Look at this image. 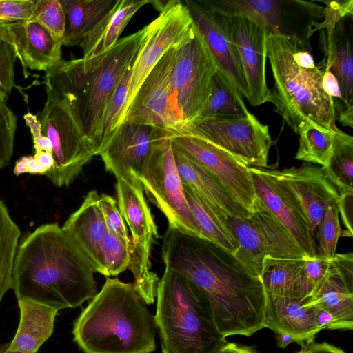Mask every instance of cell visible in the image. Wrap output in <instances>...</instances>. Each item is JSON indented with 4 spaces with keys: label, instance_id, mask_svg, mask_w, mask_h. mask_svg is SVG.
Segmentation results:
<instances>
[{
    "label": "cell",
    "instance_id": "cell-18",
    "mask_svg": "<svg viewBox=\"0 0 353 353\" xmlns=\"http://www.w3.org/2000/svg\"><path fill=\"white\" fill-rule=\"evenodd\" d=\"M225 16L243 68L248 89V101L253 106L270 102V90L267 85L265 71L267 28L245 16Z\"/></svg>",
    "mask_w": 353,
    "mask_h": 353
},
{
    "label": "cell",
    "instance_id": "cell-15",
    "mask_svg": "<svg viewBox=\"0 0 353 353\" xmlns=\"http://www.w3.org/2000/svg\"><path fill=\"white\" fill-rule=\"evenodd\" d=\"M169 134L174 148L211 175L250 213L256 196L248 166L199 137Z\"/></svg>",
    "mask_w": 353,
    "mask_h": 353
},
{
    "label": "cell",
    "instance_id": "cell-13",
    "mask_svg": "<svg viewBox=\"0 0 353 353\" xmlns=\"http://www.w3.org/2000/svg\"><path fill=\"white\" fill-rule=\"evenodd\" d=\"M225 15H243L264 24L268 32L297 37L310 44L312 26L323 18L324 7L302 0H205Z\"/></svg>",
    "mask_w": 353,
    "mask_h": 353
},
{
    "label": "cell",
    "instance_id": "cell-57",
    "mask_svg": "<svg viewBox=\"0 0 353 353\" xmlns=\"http://www.w3.org/2000/svg\"><path fill=\"white\" fill-rule=\"evenodd\" d=\"M34 157L39 163L48 170V172L52 168L54 159L51 153L42 151L35 153Z\"/></svg>",
    "mask_w": 353,
    "mask_h": 353
},
{
    "label": "cell",
    "instance_id": "cell-20",
    "mask_svg": "<svg viewBox=\"0 0 353 353\" xmlns=\"http://www.w3.org/2000/svg\"><path fill=\"white\" fill-rule=\"evenodd\" d=\"M274 172L297 199L314 237L326 209L336 205L340 192L328 179L322 167L304 163L298 168L274 170Z\"/></svg>",
    "mask_w": 353,
    "mask_h": 353
},
{
    "label": "cell",
    "instance_id": "cell-2",
    "mask_svg": "<svg viewBox=\"0 0 353 353\" xmlns=\"http://www.w3.org/2000/svg\"><path fill=\"white\" fill-rule=\"evenodd\" d=\"M94 266L58 223H47L18 245L12 272L17 300L57 310L75 308L97 293Z\"/></svg>",
    "mask_w": 353,
    "mask_h": 353
},
{
    "label": "cell",
    "instance_id": "cell-54",
    "mask_svg": "<svg viewBox=\"0 0 353 353\" xmlns=\"http://www.w3.org/2000/svg\"><path fill=\"white\" fill-rule=\"evenodd\" d=\"M27 167V173L31 174L46 175L48 170L44 168L34 156H25Z\"/></svg>",
    "mask_w": 353,
    "mask_h": 353
},
{
    "label": "cell",
    "instance_id": "cell-45",
    "mask_svg": "<svg viewBox=\"0 0 353 353\" xmlns=\"http://www.w3.org/2000/svg\"><path fill=\"white\" fill-rule=\"evenodd\" d=\"M99 204L108 231L130 243L128 228L116 201L110 195L102 194L99 196Z\"/></svg>",
    "mask_w": 353,
    "mask_h": 353
},
{
    "label": "cell",
    "instance_id": "cell-40",
    "mask_svg": "<svg viewBox=\"0 0 353 353\" xmlns=\"http://www.w3.org/2000/svg\"><path fill=\"white\" fill-rule=\"evenodd\" d=\"M31 19L46 28L63 43L65 32V16L60 0H37Z\"/></svg>",
    "mask_w": 353,
    "mask_h": 353
},
{
    "label": "cell",
    "instance_id": "cell-53",
    "mask_svg": "<svg viewBox=\"0 0 353 353\" xmlns=\"http://www.w3.org/2000/svg\"><path fill=\"white\" fill-rule=\"evenodd\" d=\"M216 353H259L254 348L235 343L226 342Z\"/></svg>",
    "mask_w": 353,
    "mask_h": 353
},
{
    "label": "cell",
    "instance_id": "cell-48",
    "mask_svg": "<svg viewBox=\"0 0 353 353\" xmlns=\"http://www.w3.org/2000/svg\"><path fill=\"white\" fill-rule=\"evenodd\" d=\"M321 68L324 70L323 76V88L333 101L336 116L337 114L345 110L348 106L346 105L341 96L339 85L334 75L327 68Z\"/></svg>",
    "mask_w": 353,
    "mask_h": 353
},
{
    "label": "cell",
    "instance_id": "cell-32",
    "mask_svg": "<svg viewBox=\"0 0 353 353\" xmlns=\"http://www.w3.org/2000/svg\"><path fill=\"white\" fill-rule=\"evenodd\" d=\"M183 188L188 203L199 228L202 239L233 254L237 250L239 243L225 220L221 218L192 190L184 184Z\"/></svg>",
    "mask_w": 353,
    "mask_h": 353
},
{
    "label": "cell",
    "instance_id": "cell-5",
    "mask_svg": "<svg viewBox=\"0 0 353 353\" xmlns=\"http://www.w3.org/2000/svg\"><path fill=\"white\" fill-rule=\"evenodd\" d=\"M308 49L310 44L297 37L268 32V59L274 80L270 102L296 133L307 121L334 132L336 113L323 88L324 70Z\"/></svg>",
    "mask_w": 353,
    "mask_h": 353
},
{
    "label": "cell",
    "instance_id": "cell-8",
    "mask_svg": "<svg viewBox=\"0 0 353 353\" xmlns=\"http://www.w3.org/2000/svg\"><path fill=\"white\" fill-rule=\"evenodd\" d=\"M138 179L148 199L166 217L169 227L202 239L185 197L168 131L153 143Z\"/></svg>",
    "mask_w": 353,
    "mask_h": 353
},
{
    "label": "cell",
    "instance_id": "cell-4",
    "mask_svg": "<svg viewBox=\"0 0 353 353\" xmlns=\"http://www.w3.org/2000/svg\"><path fill=\"white\" fill-rule=\"evenodd\" d=\"M75 321L74 341L84 353H152L154 317L132 283L107 277Z\"/></svg>",
    "mask_w": 353,
    "mask_h": 353
},
{
    "label": "cell",
    "instance_id": "cell-25",
    "mask_svg": "<svg viewBox=\"0 0 353 353\" xmlns=\"http://www.w3.org/2000/svg\"><path fill=\"white\" fill-rule=\"evenodd\" d=\"M345 17L334 26L327 37L322 34L321 43L324 58L317 65L327 68L338 81L341 96L349 106L353 103V52L352 28L348 29Z\"/></svg>",
    "mask_w": 353,
    "mask_h": 353
},
{
    "label": "cell",
    "instance_id": "cell-59",
    "mask_svg": "<svg viewBox=\"0 0 353 353\" xmlns=\"http://www.w3.org/2000/svg\"><path fill=\"white\" fill-rule=\"evenodd\" d=\"M0 353H23L10 348V342L0 345Z\"/></svg>",
    "mask_w": 353,
    "mask_h": 353
},
{
    "label": "cell",
    "instance_id": "cell-49",
    "mask_svg": "<svg viewBox=\"0 0 353 353\" xmlns=\"http://www.w3.org/2000/svg\"><path fill=\"white\" fill-rule=\"evenodd\" d=\"M336 270L341 275L348 288L353 292V254H336L332 259Z\"/></svg>",
    "mask_w": 353,
    "mask_h": 353
},
{
    "label": "cell",
    "instance_id": "cell-29",
    "mask_svg": "<svg viewBox=\"0 0 353 353\" xmlns=\"http://www.w3.org/2000/svg\"><path fill=\"white\" fill-rule=\"evenodd\" d=\"M307 303L329 312L344 329H353V292L350 290L334 263L325 279L307 297Z\"/></svg>",
    "mask_w": 353,
    "mask_h": 353
},
{
    "label": "cell",
    "instance_id": "cell-12",
    "mask_svg": "<svg viewBox=\"0 0 353 353\" xmlns=\"http://www.w3.org/2000/svg\"><path fill=\"white\" fill-rule=\"evenodd\" d=\"M154 3L157 4L159 14L145 26V39L130 69L124 119L133 98L150 70L165 53L179 46L194 30L193 20L183 2L170 0Z\"/></svg>",
    "mask_w": 353,
    "mask_h": 353
},
{
    "label": "cell",
    "instance_id": "cell-11",
    "mask_svg": "<svg viewBox=\"0 0 353 353\" xmlns=\"http://www.w3.org/2000/svg\"><path fill=\"white\" fill-rule=\"evenodd\" d=\"M181 134L199 137L248 167H268L272 145L269 128L250 112L242 118L199 119Z\"/></svg>",
    "mask_w": 353,
    "mask_h": 353
},
{
    "label": "cell",
    "instance_id": "cell-35",
    "mask_svg": "<svg viewBox=\"0 0 353 353\" xmlns=\"http://www.w3.org/2000/svg\"><path fill=\"white\" fill-rule=\"evenodd\" d=\"M341 194H353V137L338 128L328 165L322 167Z\"/></svg>",
    "mask_w": 353,
    "mask_h": 353
},
{
    "label": "cell",
    "instance_id": "cell-27",
    "mask_svg": "<svg viewBox=\"0 0 353 353\" xmlns=\"http://www.w3.org/2000/svg\"><path fill=\"white\" fill-rule=\"evenodd\" d=\"M149 0H117L111 10L84 37L80 46L83 59L94 58L110 50L118 41L133 15Z\"/></svg>",
    "mask_w": 353,
    "mask_h": 353
},
{
    "label": "cell",
    "instance_id": "cell-24",
    "mask_svg": "<svg viewBox=\"0 0 353 353\" xmlns=\"http://www.w3.org/2000/svg\"><path fill=\"white\" fill-rule=\"evenodd\" d=\"M178 170L184 185L192 190L221 218L248 217L250 213L211 175L173 146Z\"/></svg>",
    "mask_w": 353,
    "mask_h": 353
},
{
    "label": "cell",
    "instance_id": "cell-46",
    "mask_svg": "<svg viewBox=\"0 0 353 353\" xmlns=\"http://www.w3.org/2000/svg\"><path fill=\"white\" fill-rule=\"evenodd\" d=\"M35 0H0V25L31 19Z\"/></svg>",
    "mask_w": 353,
    "mask_h": 353
},
{
    "label": "cell",
    "instance_id": "cell-16",
    "mask_svg": "<svg viewBox=\"0 0 353 353\" xmlns=\"http://www.w3.org/2000/svg\"><path fill=\"white\" fill-rule=\"evenodd\" d=\"M194 24L216 64L218 70L248 100V89L236 43L226 16L207 6L203 1L185 0Z\"/></svg>",
    "mask_w": 353,
    "mask_h": 353
},
{
    "label": "cell",
    "instance_id": "cell-23",
    "mask_svg": "<svg viewBox=\"0 0 353 353\" xmlns=\"http://www.w3.org/2000/svg\"><path fill=\"white\" fill-rule=\"evenodd\" d=\"M266 296L264 327L275 334H290L305 344L314 342L321 330L316 323L315 307L307 303V297Z\"/></svg>",
    "mask_w": 353,
    "mask_h": 353
},
{
    "label": "cell",
    "instance_id": "cell-36",
    "mask_svg": "<svg viewBox=\"0 0 353 353\" xmlns=\"http://www.w3.org/2000/svg\"><path fill=\"white\" fill-rule=\"evenodd\" d=\"M334 132L321 128L308 121L302 122L296 131L299 139L295 158L326 167L332 152Z\"/></svg>",
    "mask_w": 353,
    "mask_h": 353
},
{
    "label": "cell",
    "instance_id": "cell-28",
    "mask_svg": "<svg viewBox=\"0 0 353 353\" xmlns=\"http://www.w3.org/2000/svg\"><path fill=\"white\" fill-rule=\"evenodd\" d=\"M248 216L258 231L266 256L287 259L307 257L290 232L257 196Z\"/></svg>",
    "mask_w": 353,
    "mask_h": 353
},
{
    "label": "cell",
    "instance_id": "cell-56",
    "mask_svg": "<svg viewBox=\"0 0 353 353\" xmlns=\"http://www.w3.org/2000/svg\"><path fill=\"white\" fill-rule=\"evenodd\" d=\"M276 334V341H277V345L279 347L285 348L288 345L292 343H296L299 345H301L303 347H304L306 344L301 341L299 339H297L290 334H285V333H278Z\"/></svg>",
    "mask_w": 353,
    "mask_h": 353
},
{
    "label": "cell",
    "instance_id": "cell-43",
    "mask_svg": "<svg viewBox=\"0 0 353 353\" xmlns=\"http://www.w3.org/2000/svg\"><path fill=\"white\" fill-rule=\"evenodd\" d=\"M15 50L0 30V93L7 97L14 86Z\"/></svg>",
    "mask_w": 353,
    "mask_h": 353
},
{
    "label": "cell",
    "instance_id": "cell-41",
    "mask_svg": "<svg viewBox=\"0 0 353 353\" xmlns=\"http://www.w3.org/2000/svg\"><path fill=\"white\" fill-rule=\"evenodd\" d=\"M7 97L0 93V168L7 165L12 156L17 117L6 103Z\"/></svg>",
    "mask_w": 353,
    "mask_h": 353
},
{
    "label": "cell",
    "instance_id": "cell-7",
    "mask_svg": "<svg viewBox=\"0 0 353 353\" xmlns=\"http://www.w3.org/2000/svg\"><path fill=\"white\" fill-rule=\"evenodd\" d=\"M117 205L131 233L128 269L134 287L147 305L156 299L159 277L151 270V250L159 238L158 228L146 201L141 182L135 176L117 180Z\"/></svg>",
    "mask_w": 353,
    "mask_h": 353
},
{
    "label": "cell",
    "instance_id": "cell-21",
    "mask_svg": "<svg viewBox=\"0 0 353 353\" xmlns=\"http://www.w3.org/2000/svg\"><path fill=\"white\" fill-rule=\"evenodd\" d=\"M0 30L13 46L25 77L28 68L46 72L61 60L63 43L32 19L0 25Z\"/></svg>",
    "mask_w": 353,
    "mask_h": 353
},
{
    "label": "cell",
    "instance_id": "cell-6",
    "mask_svg": "<svg viewBox=\"0 0 353 353\" xmlns=\"http://www.w3.org/2000/svg\"><path fill=\"white\" fill-rule=\"evenodd\" d=\"M156 298L154 317L162 353H216L227 342L203 296L180 272L165 267Z\"/></svg>",
    "mask_w": 353,
    "mask_h": 353
},
{
    "label": "cell",
    "instance_id": "cell-3",
    "mask_svg": "<svg viewBox=\"0 0 353 353\" xmlns=\"http://www.w3.org/2000/svg\"><path fill=\"white\" fill-rule=\"evenodd\" d=\"M145 37L144 27L94 58L61 59L46 71L47 99L63 103L70 109L92 142L96 155L108 105L132 68Z\"/></svg>",
    "mask_w": 353,
    "mask_h": 353
},
{
    "label": "cell",
    "instance_id": "cell-10",
    "mask_svg": "<svg viewBox=\"0 0 353 353\" xmlns=\"http://www.w3.org/2000/svg\"><path fill=\"white\" fill-rule=\"evenodd\" d=\"M217 70L208 47L194 26L190 37L176 48L172 79L175 105L185 126L183 133L204 110Z\"/></svg>",
    "mask_w": 353,
    "mask_h": 353
},
{
    "label": "cell",
    "instance_id": "cell-44",
    "mask_svg": "<svg viewBox=\"0 0 353 353\" xmlns=\"http://www.w3.org/2000/svg\"><path fill=\"white\" fill-rule=\"evenodd\" d=\"M324 6L323 19L321 22H315L312 26L313 33L324 29L326 37H330L336 24L345 17H352L353 1H321Z\"/></svg>",
    "mask_w": 353,
    "mask_h": 353
},
{
    "label": "cell",
    "instance_id": "cell-14",
    "mask_svg": "<svg viewBox=\"0 0 353 353\" xmlns=\"http://www.w3.org/2000/svg\"><path fill=\"white\" fill-rule=\"evenodd\" d=\"M176 48L165 53L145 78L123 123L146 125L173 134L185 131V126L175 105L172 83Z\"/></svg>",
    "mask_w": 353,
    "mask_h": 353
},
{
    "label": "cell",
    "instance_id": "cell-34",
    "mask_svg": "<svg viewBox=\"0 0 353 353\" xmlns=\"http://www.w3.org/2000/svg\"><path fill=\"white\" fill-rule=\"evenodd\" d=\"M249 113L241 94L230 81L217 70L212 78L206 105L197 119L242 118L248 116Z\"/></svg>",
    "mask_w": 353,
    "mask_h": 353
},
{
    "label": "cell",
    "instance_id": "cell-58",
    "mask_svg": "<svg viewBox=\"0 0 353 353\" xmlns=\"http://www.w3.org/2000/svg\"><path fill=\"white\" fill-rule=\"evenodd\" d=\"M13 171L14 174L17 176L20 175L21 174L27 173V167L25 156L22 157L18 161H16Z\"/></svg>",
    "mask_w": 353,
    "mask_h": 353
},
{
    "label": "cell",
    "instance_id": "cell-52",
    "mask_svg": "<svg viewBox=\"0 0 353 353\" xmlns=\"http://www.w3.org/2000/svg\"><path fill=\"white\" fill-rule=\"evenodd\" d=\"M302 348L305 353H345L343 350L326 343L312 342L306 344Z\"/></svg>",
    "mask_w": 353,
    "mask_h": 353
},
{
    "label": "cell",
    "instance_id": "cell-1",
    "mask_svg": "<svg viewBox=\"0 0 353 353\" xmlns=\"http://www.w3.org/2000/svg\"><path fill=\"white\" fill-rule=\"evenodd\" d=\"M161 252L165 267L184 275L203 296L224 337L250 336L264 328L267 296L261 280L232 253L169 226Z\"/></svg>",
    "mask_w": 353,
    "mask_h": 353
},
{
    "label": "cell",
    "instance_id": "cell-37",
    "mask_svg": "<svg viewBox=\"0 0 353 353\" xmlns=\"http://www.w3.org/2000/svg\"><path fill=\"white\" fill-rule=\"evenodd\" d=\"M21 232L0 200V303L12 285L14 258Z\"/></svg>",
    "mask_w": 353,
    "mask_h": 353
},
{
    "label": "cell",
    "instance_id": "cell-55",
    "mask_svg": "<svg viewBox=\"0 0 353 353\" xmlns=\"http://www.w3.org/2000/svg\"><path fill=\"white\" fill-rule=\"evenodd\" d=\"M339 123L343 126L353 127V105L347 108L340 112L336 116Z\"/></svg>",
    "mask_w": 353,
    "mask_h": 353
},
{
    "label": "cell",
    "instance_id": "cell-30",
    "mask_svg": "<svg viewBox=\"0 0 353 353\" xmlns=\"http://www.w3.org/2000/svg\"><path fill=\"white\" fill-rule=\"evenodd\" d=\"M65 16L63 45L79 46L84 37L111 10L114 0H60Z\"/></svg>",
    "mask_w": 353,
    "mask_h": 353
},
{
    "label": "cell",
    "instance_id": "cell-50",
    "mask_svg": "<svg viewBox=\"0 0 353 353\" xmlns=\"http://www.w3.org/2000/svg\"><path fill=\"white\" fill-rule=\"evenodd\" d=\"M352 201L353 194H341L336 203L339 213H341L346 230L343 236H352Z\"/></svg>",
    "mask_w": 353,
    "mask_h": 353
},
{
    "label": "cell",
    "instance_id": "cell-47",
    "mask_svg": "<svg viewBox=\"0 0 353 353\" xmlns=\"http://www.w3.org/2000/svg\"><path fill=\"white\" fill-rule=\"evenodd\" d=\"M23 118L30 130L35 153L44 151L52 154L50 142L48 137L43 134L41 125L37 117L28 112L23 116Z\"/></svg>",
    "mask_w": 353,
    "mask_h": 353
},
{
    "label": "cell",
    "instance_id": "cell-33",
    "mask_svg": "<svg viewBox=\"0 0 353 353\" xmlns=\"http://www.w3.org/2000/svg\"><path fill=\"white\" fill-rule=\"evenodd\" d=\"M225 221L239 243L234 256L251 274L260 277L266 253L254 223L249 216L228 217Z\"/></svg>",
    "mask_w": 353,
    "mask_h": 353
},
{
    "label": "cell",
    "instance_id": "cell-9",
    "mask_svg": "<svg viewBox=\"0 0 353 353\" xmlns=\"http://www.w3.org/2000/svg\"><path fill=\"white\" fill-rule=\"evenodd\" d=\"M41 130L52 147L54 165L46 176L57 187L69 185L96 155L92 142L63 103L47 99L39 112Z\"/></svg>",
    "mask_w": 353,
    "mask_h": 353
},
{
    "label": "cell",
    "instance_id": "cell-22",
    "mask_svg": "<svg viewBox=\"0 0 353 353\" xmlns=\"http://www.w3.org/2000/svg\"><path fill=\"white\" fill-rule=\"evenodd\" d=\"M62 228L89 259L96 272L103 275L101 245L108 229L97 191L87 193L79 208L70 215Z\"/></svg>",
    "mask_w": 353,
    "mask_h": 353
},
{
    "label": "cell",
    "instance_id": "cell-60",
    "mask_svg": "<svg viewBox=\"0 0 353 353\" xmlns=\"http://www.w3.org/2000/svg\"><path fill=\"white\" fill-rule=\"evenodd\" d=\"M296 353H305V350H303V348H302L299 352H298Z\"/></svg>",
    "mask_w": 353,
    "mask_h": 353
},
{
    "label": "cell",
    "instance_id": "cell-17",
    "mask_svg": "<svg viewBox=\"0 0 353 353\" xmlns=\"http://www.w3.org/2000/svg\"><path fill=\"white\" fill-rule=\"evenodd\" d=\"M256 196L286 228L307 258L316 256V243L307 217L292 192L274 170L249 167Z\"/></svg>",
    "mask_w": 353,
    "mask_h": 353
},
{
    "label": "cell",
    "instance_id": "cell-39",
    "mask_svg": "<svg viewBox=\"0 0 353 353\" xmlns=\"http://www.w3.org/2000/svg\"><path fill=\"white\" fill-rule=\"evenodd\" d=\"M339 214L336 204L328 207L314 234L318 241L316 256L320 258L332 260L336 254L338 241L342 233Z\"/></svg>",
    "mask_w": 353,
    "mask_h": 353
},
{
    "label": "cell",
    "instance_id": "cell-19",
    "mask_svg": "<svg viewBox=\"0 0 353 353\" xmlns=\"http://www.w3.org/2000/svg\"><path fill=\"white\" fill-rule=\"evenodd\" d=\"M165 130L123 123L100 154L107 171L117 179L141 175L154 141Z\"/></svg>",
    "mask_w": 353,
    "mask_h": 353
},
{
    "label": "cell",
    "instance_id": "cell-51",
    "mask_svg": "<svg viewBox=\"0 0 353 353\" xmlns=\"http://www.w3.org/2000/svg\"><path fill=\"white\" fill-rule=\"evenodd\" d=\"M315 307V319L318 327L323 329H344L342 324L329 312L316 306Z\"/></svg>",
    "mask_w": 353,
    "mask_h": 353
},
{
    "label": "cell",
    "instance_id": "cell-42",
    "mask_svg": "<svg viewBox=\"0 0 353 353\" xmlns=\"http://www.w3.org/2000/svg\"><path fill=\"white\" fill-rule=\"evenodd\" d=\"M333 266L332 260L316 256L305 257L302 268L303 294L305 298L310 296L314 289L325 279Z\"/></svg>",
    "mask_w": 353,
    "mask_h": 353
},
{
    "label": "cell",
    "instance_id": "cell-38",
    "mask_svg": "<svg viewBox=\"0 0 353 353\" xmlns=\"http://www.w3.org/2000/svg\"><path fill=\"white\" fill-rule=\"evenodd\" d=\"M130 243L117 234L107 232L101 245L104 276H117L128 269L130 259Z\"/></svg>",
    "mask_w": 353,
    "mask_h": 353
},
{
    "label": "cell",
    "instance_id": "cell-26",
    "mask_svg": "<svg viewBox=\"0 0 353 353\" xmlns=\"http://www.w3.org/2000/svg\"><path fill=\"white\" fill-rule=\"evenodd\" d=\"M20 319L10 348L23 353H37L51 336L58 310L26 299L18 300Z\"/></svg>",
    "mask_w": 353,
    "mask_h": 353
},
{
    "label": "cell",
    "instance_id": "cell-31",
    "mask_svg": "<svg viewBox=\"0 0 353 353\" xmlns=\"http://www.w3.org/2000/svg\"><path fill=\"white\" fill-rule=\"evenodd\" d=\"M305 258L265 257L260 279L266 294L305 299L302 284V268Z\"/></svg>",
    "mask_w": 353,
    "mask_h": 353
}]
</instances>
